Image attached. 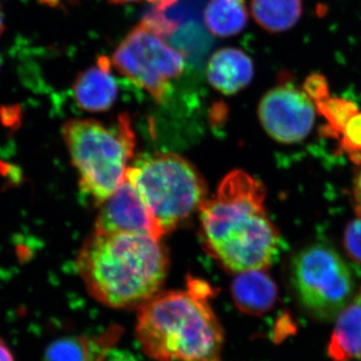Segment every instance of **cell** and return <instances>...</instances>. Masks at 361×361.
I'll list each match as a JSON object with an SVG mask.
<instances>
[{
    "mask_svg": "<svg viewBox=\"0 0 361 361\" xmlns=\"http://www.w3.org/2000/svg\"><path fill=\"white\" fill-rule=\"evenodd\" d=\"M291 280L301 307L319 322L336 319L355 294V281L343 259L322 244L297 254Z\"/></svg>",
    "mask_w": 361,
    "mask_h": 361,
    "instance_id": "8992f818",
    "label": "cell"
},
{
    "mask_svg": "<svg viewBox=\"0 0 361 361\" xmlns=\"http://www.w3.org/2000/svg\"><path fill=\"white\" fill-rule=\"evenodd\" d=\"M343 243L349 257L361 265V216L358 215L346 227Z\"/></svg>",
    "mask_w": 361,
    "mask_h": 361,
    "instance_id": "ffe728a7",
    "label": "cell"
},
{
    "mask_svg": "<svg viewBox=\"0 0 361 361\" xmlns=\"http://www.w3.org/2000/svg\"><path fill=\"white\" fill-rule=\"evenodd\" d=\"M231 293L236 307L252 316L269 312L278 299L277 285L265 269L237 273L232 282Z\"/></svg>",
    "mask_w": 361,
    "mask_h": 361,
    "instance_id": "4fadbf2b",
    "label": "cell"
},
{
    "mask_svg": "<svg viewBox=\"0 0 361 361\" xmlns=\"http://www.w3.org/2000/svg\"><path fill=\"white\" fill-rule=\"evenodd\" d=\"M111 66L160 104L168 97L171 80L184 71L185 59L182 52L140 23L116 47Z\"/></svg>",
    "mask_w": 361,
    "mask_h": 361,
    "instance_id": "52a82bcc",
    "label": "cell"
},
{
    "mask_svg": "<svg viewBox=\"0 0 361 361\" xmlns=\"http://www.w3.org/2000/svg\"><path fill=\"white\" fill-rule=\"evenodd\" d=\"M341 149L353 163L361 166V111L350 118L342 132Z\"/></svg>",
    "mask_w": 361,
    "mask_h": 361,
    "instance_id": "ac0fdd59",
    "label": "cell"
},
{
    "mask_svg": "<svg viewBox=\"0 0 361 361\" xmlns=\"http://www.w3.org/2000/svg\"><path fill=\"white\" fill-rule=\"evenodd\" d=\"M314 104L316 111L327 121L324 129L326 135L337 139L341 137L350 118L358 113L356 104L345 97H329Z\"/></svg>",
    "mask_w": 361,
    "mask_h": 361,
    "instance_id": "e0dca14e",
    "label": "cell"
},
{
    "mask_svg": "<svg viewBox=\"0 0 361 361\" xmlns=\"http://www.w3.org/2000/svg\"><path fill=\"white\" fill-rule=\"evenodd\" d=\"M353 192H355L356 202V213H357V215L361 216V172L356 177Z\"/></svg>",
    "mask_w": 361,
    "mask_h": 361,
    "instance_id": "603a6c76",
    "label": "cell"
},
{
    "mask_svg": "<svg viewBox=\"0 0 361 361\" xmlns=\"http://www.w3.org/2000/svg\"><path fill=\"white\" fill-rule=\"evenodd\" d=\"M315 114L310 97L287 78L268 90L258 106L263 129L273 140L286 145L303 141L310 134Z\"/></svg>",
    "mask_w": 361,
    "mask_h": 361,
    "instance_id": "ba28073f",
    "label": "cell"
},
{
    "mask_svg": "<svg viewBox=\"0 0 361 361\" xmlns=\"http://www.w3.org/2000/svg\"><path fill=\"white\" fill-rule=\"evenodd\" d=\"M265 199L260 180L235 170L202 205V244L225 270L266 269L277 257L280 234L266 212Z\"/></svg>",
    "mask_w": 361,
    "mask_h": 361,
    "instance_id": "6da1fadb",
    "label": "cell"
},
{
    "mask_svg": "<svg viewBox=\"0 0 361 361\" xmlns=\"http://www.w3.org/2000/svg\"><path fill=\"white\" fill-rule=\"evenodd\" d=\"M0 66H1V59H0Z\"/></svg>",
    "mask_w": 361,
    "mask_h": 361,
    "instance_id": "83f0119b",
    "label": "cell"
},
{
    "mask_svg": "<svg viewBox=\"0 0 361 361\" xmlns=\"http://www.w3.org/2000/svg\"><path fill=\"white\" fill-rule=\"evenodd\" d=\"M111 61L97 59V65L78 73L73 84V97L80 108L90 113L110 110L118 99V85L111 73Z\"/></svg>",
    "mask_w": 361,
    "mask_h": 361,
    "instance_id": "30bf717a",
    "label": "cell"
},
{
    "mask_svg": "<svg viewBox=\"0 0 361 361\" xmlns=\"http://www.w3.org/2000/svg\"><path fill=\"white\" fill-rule=\"evenodd\" d=\"M94 230L146 234L163 238L148 208L128 178L101 204Z\"/></svg>",
    "mask_w": 361,
    "mask_h": 361,
    "instance_id": "9c48e42d",
    "label": "cell"
},
{
    "mask_svg": "<svg viewBox=\"0 0 361 361\" xmlns=\"http://www.w3.org/2000/svg\"><path fill=\"white\" fill-rule=\"evenodd\" d=\"M106 361H139L132 353L125 349L113 348L106 356Z\"/></svg>",
    "mask_w": 361,
    "mask_h": 361,
    "instance_id": "7402d4cb",
    "label": "cell"
},
{
    "mask_svg": "<svg viewBox=\"0 0 361 361\" xmlns=\"http://www.w3.org/2000/svg\"><path fill=\"white\" fill-rule=\"evenodd\" d=\"M161 239L94 230L77 259L90 295L111 308H139L160 292L169 268Z\"/></svg>",
    "mask_w": 361,
    "mask_h": 361,
    "instance_id": "7a4b0ae2",
    "label": "cell"
},
{
    "mask_svg": "<svg viewBox=\"0 0 361 361\" xmlns=\"http://www.w3.org/2000/svg\"><path fill=\"white\" fill-rule=\"evenodd\" d=\"M244 0H210L204 11V21L213 35L220 37L238 35L248 23Z\"/></svg>",
    "mask_w": 361,
    "mask_h": 361,
    "instance_id": "2e32d148",
    "label": "cell"
},
{
    "mask_svg": "<svg viewBox=\"0 0 361 361\" xmlns=\"http://www.w3.org/2000/svg\"><path fill=\"white\" fill-rule=\"evenodd\" d=\"M0 361H16L11 349L1 338H0Z\"/></svg>",
    "mask_w": 361,
    "mask_h": 361,
    "instance_id": "d4e9b609",
    "label": "cell"
},
{
    "mask_svg": "<svg viewBox=\"0 0 361 361\" xmlns=\"http://www.w3.org/2000/svg\"><path fill=\"white\" fill-rule=\"evenodd\" d=\"M141 23L151 32L160 35L165 39L170 37L178 28V23L175 20L166 18L161 11H156V9L145 14Z\"/></svg>",
    "mask_w": 361,
    "mask_h": 361,
    "instance_id": "d6986e66",
    "label": "cell"
},
{
    "mask_svg": "<svg viewBox=\"0 0 361 361\" xmlns=\"http://www.w3.org/2000/svg\"><path fill=\"white\" fill-rule=\"evenodd\" d=\"M4 13H2L1 6H0V33L4 32Z\"/></svg>",
    "mask_w": 361,
    "mask_h": 361,
    "instance_id": "4316f807",
    "label": "cell"
},
{
    "mask_svg": "<svg viewBox=\"0 0 361 361\" xmlns=\"http://www.w3.org/2000/svg\"><path fill=\"white\" fill-rule=\"evenodd\" d=\"M329 356L332 361H361V287L336 317Z\"/></svg>",
    "mask_w": 361,
    "mask_h": 361,
    "instance_id": "5bb4252c",
    "label": "cell"
},
{
    "mask_svg": "<svg viewBox=\"0 0 361 361\" xmlns=\"http://www.w3.org/2000/svg\"><path fill=\"white\" fill-rule=\"evenodd\" d=\"M148 1L151 4V6H153L154 9L163 13L165 9L174 6L178 0H148Z\"/></svg>",
    "mask_w": 361,
    "mask_h": 361,
    "instance_id": "cb8c5ba5",
    "label": "cell"
},
{
    "mask_svg": "<svg viewBox=\"0 0 361 361\" xmlns=\"http://www.w3.org/2000/svg\"><path fill=\"white\" fill-rule=\"evenodd\" d=\"M63 137L80 189L103 203L126 180L134 157L135 135L130 116L123 114L110 126L73 118L63 125Z\"/></svg>",
    "mask_w": 361,
    "mask_h": 361,
    "instance_id": "277c9868",
    "label": "cell"
},
{
    "mask_svg": "<svg viewBox=\"0 0 361 361\" xmlns=\"http://www.w3.org/2000/svg\"><path fill=\"white\" fill-rule=\"evenodd\" d=\"M122 334L121 326L113 325L94 336L61 337L47 346L42 361H106Z\"/></svg>",
    "mask_w": 361,
    "mask_h": 361,
    "instance_id": "8fae6325",
    "label": "cell"
},
{
    "mask_svg": "<svg viewBox=\"0 0 361 361\" xmlns=\"http://www.w3.org/2000/svg\"><path fill=\"white\" fill-rule=\"evenodd\" d=\"M206 73L214 89L226 96H232L250 84L254 65L250 56L241 49L224 47L214 52Z\"/></svg>",
    "mask_w": 361,
    "mask_h": 361,
    "instance_id": "7c38bea8",
    "label": "cell"
},
{
    "mask_svg": "<svg viewBox=\"0 0 361 361\" xmlns=\"http://www.w3.org/2000/svg\"><path fill=\"white\" fill-rule=\"evenodd\" d=\"M212 289L188 282L185 291L159 292L137 308L135 336L157 361H221L224 330L209 303Z\"/></svg>",
    "mask_w": 361,
    "mask_h": 361,
    "instance_id": "3957f363",
    "label": "cell"
},
{
    "mask_svg": "<svg viewBox=\"0 0 361 361\" xmlns=\"http://www.w3.org/2000/svg\"><path fill=\"white\" fill-rule=\"evenodd\" d=\"M127 178L148 208L161 236L184 224L208 199L200 172L176 154H157L135 161L130 166Z\"/></svg>",
    "mask_w": 361,
    "mask_h": 361,
    "instance_id": "5b68a950",
    "label": "cell"
},
{
    "mask_svg": "<svg viewBox=\"0 0 361 361\" xmlns=\"http://www.w3.org/2000/svg\"><path fill=\"white\" fill-rule=\"evenodd\" d=\"M251 13L263 30L271 33L286 32L302 16V0H251Z\"/></svg>",
    "mask_w": 361,
    "mask_h": 361,
    "instance_id": "9a60e30c",
    "label": "cell"
},
{
    "mask_svg": "<svg viewBox=\"0 0 361 361\" xmlns=\"http://www.w3.org/2000/svg\"><path fill=\"white\" fill-rule=\"evenodd\" d=\"M111 4H116V6H121V4H132V2L140 1V0H108Z\"/></svg>",
    "mask_w": 361,
    "mask_h": 361,
    "instance_id": "484cf974",
    "label": "cell"
},
{
    "mask_svg": "<svg viewBox=\"0 0 361 361\" xmlns=\"http://www.w3.org/2000/svg\"><path fill=\"white\" fill-rule=\"evenodd\" d=\"M302 90L314 104L330 97L329 82L322 73H314L308 75L304 80Z\"/></svg>",
    "mask_w": 361,
    "mask_h": 361,
    "instance_id": "44dd1931",
    "label": "cell"
}]
</instances>
